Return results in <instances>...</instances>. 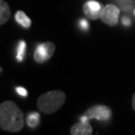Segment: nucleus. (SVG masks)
I'll list each match as a JSON object with an SVG mask.
<instances>
[{
  "mask_svg": "<svg viewBox=\"0 0 135 135\" xmlns=\"http://www.w3.org/2000/svg\"><path fill=\"white\" fill-rule=\"evenodd\" d=\"M118 7L126 12L135 10V0H115Z\"/></svg>",
  "mask_w": 135,
  "mask_h": 135,
  "instance_id": "nucleus-9",
  "label": "nucleus"
},
{
  "mask_svg": "<svg viewBox=\"0 0 135 135\" xmlns=\"http://www.w3.org/2000/svg\"><path fill=\"white\" fill-rule=\"evenodd\" d=\"M133 13H134V16H135V10H134V12H133Z\"/></svg>",
  "mask_w": 135,
  "mask_h": 135,
  "instance_id": "nucleus-18",
  "label": "nucleus"
},
{
  "mask_svg": "<svg viewBox=\"0 0 135 135\" xmlns=\"http://www.w3.org/2000/svg\"><path fill=\"white\" fill-rule=\"evenodd\" d=\"M66 101V94L61 90H51L42 94L37 101V107L45 114H53Z\"/></svg>",
  "mask_w": 135,
  "mask_h": 135,
  "instance_id": "nucleus-2",
  "label": "nucleus"
},
{
  "mask_svg": "<svg viewBox=\"0 0 135 135\" xmlns=\"http://www.w3.org/2000/svg\"><path fill=\"white\" fill-rule=\"evenodd\" d=\"M40 116L38 112H32L26 118V123L30 127H35L39 125Z\"/></svg>",
  "mask_w": 135,
  "mask_h": 135,
  "instance_id": "nucleus-11",
  "label": "nucleus"
},
{
  "mask_svg": "<svg viewBox=\"0 0 135 135\" xmlns=\"http://www.w3.org/2000/svg\"><path fill=\"white\" fill-rule=\"evenodd\" d=\"M24 113L12 101H5L0 105V127L2 130L17 133L23 129Z\"/></svg>",
  "mask_w": 135,
  "mask_h": 135,
  "instance_id": "nucleus-1",
  "label": "nucleus"
},
{
  "mask_svg": "<svg viewBox=\"0 0 135 135\" xmlns=\"http://www.w3.org/2000/svg\"><path fill=\"white\" fill-rule=\"evenodd\" d=\"M83 13L84 15L87 17L90 20H98V18H101V15H102V11H98V10H94L92 8H90L89 5L86 4H84L83 7Z\"/></svg>",
  "mask_w": 135,
  "mask_h": 135,
  "instance_id": "nucleus-8",
  "label": "nucleus"
},
{
  "mask_svg": "<svg viewBox=\"0 0 135 135\" xmlns=\"http://www.w3.org/2000/svg\"><path fill=\"white\" fill-rule=\"evenodd\" d=\"M11 18V9L4 0H0V24L4 25Z\"/></svg>",
  "mask_w": 135,
  "mask_h": 135,
  "instance_id": "nucleus-7",
  "label": "nucleus"
},
{
  "mask_svg": "<svg viewBox=\"0 0 135 135\" xmlns=\"http://www.w3.org/2000/svg\"><path fill=\"white\" fill-rule=\"evenodd\" d=\"M122 23H123V25L125 26H129L131 25L130 18L127 17V16H124V17L122 18Z\"/></svg>",
  "mask_w": 135,
  "mask_h": 135,
  "instance_id": "nucleus-15",
  "label": "nucleus"
},
{
  "mask_svg": "<svg viewBox=\"0 0 135 135\" xmlns=\"http://www.w3.org/2000/svg\"><path fill=\"white\" fill-rule=\"evenodd\" d=\"M55 51V45L53 42L47 41L39 45L33 55V58L36 62L43 63L52 57Z\"/></svg>",
  "mask_w": 135,
  "mask_h": 135,
  "instance_id": "nucleus-3",
  "label": "nucleus"
},
{
  "mask_svg": "<svg viewBox=\"0 0 135 135\" xmlns=\"http://www.w3.org/2000/svg\"><path fill=\"white\" fill-rule=\"evenodd\" d=\"M80 26H81V28L84 29V30H87V29L89 28L88 21L86 20H83V18H82V20H80Z\"/></svg>",
  "mask_w": 135,
  "mask_h": 135,
  "instance_id": "nucleus-14",
  "label": "nucleus"
},
{
  "mask_svg": "<svg viewBox=\"0 0 135 135\" xmlns=\"http://www.w3.org/2000/svg\"><path fill=\"white\" fill-rule=\"evenodd\" d=\"M89 118L86 117L85 115H83L82 117H80V121L81 122H83V123H89Z\"/></svg>",
  "mask_w": 135,
  "mask_h": 135,
  "instance_id": "nucleus-16",
  "label": "nucleus"
},
{
  "mask_svg": "<svg viewBox=\"0 0 135 135\" xmlns=\"http://www.w3.org/2000/svg\"><path fill=\"white\" fill-rule=\"evenodd\" d=\"M26 44L24 40H20L18 46V51H17V60L18 61H22L25 57V54H26Z\"/></svg>",
  "mask_w": 135,
  "mask_h": 135,
  "instance_id": "nucleus-12",
  "label": "nucleus"
},
{
  "mask_svg": "<svg viewBox=\"0 0 135 135\" xmlns=\"http://www.w3.org/2000/svg\"><path fill=\"white\" fill-rule=\"evenodd\" d=\"M132 104H133V110H135V93L133 94V99H132Z\"/></svg>",
  "mask_w": 135,
  "mask_h": 135,
  "instance_id": "nucleus-17",
  "label": "nucleus"
},
{
  "mask_svg": "<svg viewBox=\"0 0 135 135\" xmlns=\"http://www.w3.org/2000/svg\"><path fill=\"white\" fill-rule=\"evenodd\" d=\"M93 133V129L89 123L81 122L74 125L71 127L70 133L72 135H90Z\"/></svg>",
  "mask_w": 135,
  "mask_h": 135,
  "instance_id": "nucleus-6",
  "label": "nucleus"
},
{
  "mask_svg": "<svg viewBox=\"0 0 135 135\" xmlns=\"http://www.w3.org/2000/svg\"><path fill=\"white\" fill-rule=\"evenodd\" d=\"M83 115H85L89 119L96 118L98 120L105 121L109 119L112 116V110L105 105H95V106L89 108L83 113Z\"/></svg>",
  "mask_w": 135,
  "mask_h": 135,
  "instance_id": "nucleus-5",
  "label": "nucleus"
},
{
  "mask_svg": "<svg viewBox=\"0 0 135 135\" xmlns=\"http://www.w3.org/2000/svg\"><path fill=\"white\" fill-rule=\"evenodd\" d=\"M15 20L20 25H21L23 27H26V28H28L32 24L31 20L26 16L25 12H22V11H18V12H16Z\"/></svg>",
  "mask_w": 135,
  "mask_h": 135,
  "instance_id": "nucleus-10",
  "label": "nucleus"
},
{
  "mask_svg": "<svg viewBox=\"0 0 135 135\" xmlns=\"http://www.w3.org/2000/svg\"><path fill=\"white\" fill-rule=\"evenodd\" d=\"M16 91H17L18 94H20V96L22 97H26L27 96V91L25 88H22V87H18L16 88Z\"/></svg>",
  "mask_w": 135,
  "mask_h": 135,
  "instance_id": "nucleus-13",
  "label": "nucleus"
},
{
  "mask_svg": "<svg viewBox=\"0 0 135 135\" xmlns=\"http://www.w3.org/2000/svg\"><path fill=\"white\" fill-rule=\"evenodd\" d=\"M120 9L117 5L110 4L105 5L103 9L101 20L106 25L110 26H115L118 22V17H119Z\"/></svg>",
  "mask_w": 135,
  "mask_h": 135,
  "instance_id": "nucleus-4",
  "label": "nucleus"
}]
</instances>
